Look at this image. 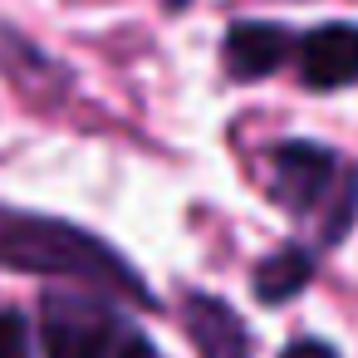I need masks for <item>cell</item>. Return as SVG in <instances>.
Here are the masks:
<instances>
[{
    "mask_svg": "<svg viewBox=\"0 0 358 358\" xmlns=\"http://www.w3.org/2000/svg\"><path fill=\"white\" fill-rule=\"evenodd\" d=\"M280 358H338L329 343H319V338H299V343H289Z\"/></svg>",
    "mask_w": 358,
    "mask_h": 358,
    "instance_id": "9c48e42d",
    "label": "cell"
},
{
    "mask_svg": "<svg viewBox=\"0 0 358 358\" xmlns=\"http://www.w3.org/2000/svg\"><path fill=\"white\" fill-rule=\"evenodd\" d=\"M113 358H162V353H157L143 334H128V338H118V353H113Z\"/></svg>",
    "mask_w": 358,
    "mask_h": 358,
    "instance_id": "30bf717a",
    "label": "cell"
},
{
    "mask_svg": "<svg viewBox=\"0 0 358 358\" xmlns=\"http://www.w3.org/2000/svg\"><path fill=\"white\" fill-rule=\"evenodd\" d=\"M314 280V250L304 245H280L255 265V299L260 304H285Z\"/></svg>",
    "mask_w": 358,
    "mask_h": 358,
    "instance_id": "52a82bcc",
    "label": "cell"
},
{
    "mask_svg": "<svg viewBox=\"0 0 358 358\" xmlns=\"http://www.w3.org/2000/svg\"><path fill=\"white\" fill-rule=\"evenodd\" d=\"M289 55H294L289 30H285V25H270V20H236V25L226 30V45H221L226 74L241 79V84L270 79Z\"/></svg>",
    "mask_w": 358,
    "mask_h": 358,
    "instance_id": "5b68a950",
    "label": "cell"
},
{
    "mask_svg": "<svg viewBox=\"0 0 358 358\" xmlns=\"http://www.w3.org/2000/svg\"><path fill=\"white\" fill-rule=\"evenodd\" d=\"M0 265L20 270V275H45V280H74L94 294H113V299H133V304H152L148 280L99 236L55 221V216H35V211H0Z\"/></svg>",
    "mask_w": 358,
    "mask_h": 358,
    "instance_id": "6da1fadb",
    "label": "cell"
},
{
    "mask_svg": "<svg viewBox=\"0 0 358 358\" xmlns=\"http://www.w3.org/2000/svg\"><path fill=\"white\" fill-rule=\"evenodd\" d=\"M294 59H299L304 89H314V94H334V89L358 84V25L334 20V25L309 30L294 45Z\"/></svg>",
    "mask_w": 358,
    "mask_h": 358,
    "instance_id": "277c9868",
    "label": "cell"
},
{
    "mask_svg": "<svg viewBox=\"0 0 358 358\" xmlns=\"http://www.w3.org/2000/svg\"><path fill=\"white\" fill-rule=\"evenodd\" d=\"M192 6V0H167V10H187Z\"/></svg>",
    "mask_w": 358,
    "mask_h": 358,
    "instance_id": "8fae6325",
    "label": "cell"
},
{
    "mask_svg": "<svg viewBox=\"0 0 358 358\" xmlns=\"http://www.w3.org/2000/svg\"><path fill=\"white\" fill-rule=\"evenodd\" d=\"M182 324H187V338H192V348L201 358H250L245 324H241V314L226 299L192 289L182 299Z\"/></svg>",
    "mask_w": 358,
    "mask_h": 358,
    "instance_id": "8992f818",
    "label": "cell"
},
{
    "mask_svg": "<svg viewBox=\"0 0 358 358\" xmlns=\"http://www.w3.org/2000/svg\"><path fill=\"white\" fill-rule=\"evenodd\" d=\"M0 358H35L30 348V324L15 309H0Z\"/></svg>",
    "mask_w": 358,
    "mask_h": 358,
    "instance_id": "ba28073f",
    "label": "cell"
},
{
    "mask_svg": "<svg viewBox=\"0 0 358 358\" xmlns=\"http://www.w3.org/2000/svg\"><path fill=\"white\" fill-rule=\"evenodd\" d=\"M45 358H113L118 353V314L94 289H45L40 299Z\"/></svg>",
    "mask_w": 358,
    "mask_h": 358,
    "instance_id": "3957f363",
    "label": "cell"
},
{
    "mask_svg": "<svg viewBox=\"0 0 358 358\" xmlns=\"http://www.w3.org/2000/svg\"><path fill=\"white\" fill-rule=\"evenodd\" d=\"M275 196L319 226L324 245L343 241L358 216V167L343 162L334 148L319 143H285L275 148Z\"/></svg>",
    "mask_w": 358,
    "mask_h": 358,
    "instance_id": "7a4b0ae2",
    "label": "cell"
}]
</instances>
